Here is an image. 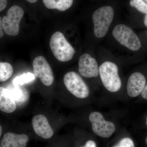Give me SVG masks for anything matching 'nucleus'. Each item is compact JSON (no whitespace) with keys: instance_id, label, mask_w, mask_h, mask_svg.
I'll list each match as a JSON object with an SVG mask.
<instances>
[{"instance_id":"16","label":"nucleus","mask_w":147,"mask_h":147,"mask_svg":"<svg viewBox=\"0 0 147 147\" xmlns=\"http://www.w3.org/2000/svg\"><path fill=\"white\" fill-rule=\"evenodd\" d=\"M35 79V76L32 73L28 72L27 74H24L22 75L17 76L14 78L13 81V84L14 86L24 85L25 84L33 82Z\"/></svg>"},{"instance_id":"1","label":"nucleus","mask_w":147,"mask_h":147,"mask_svg":"<svg viewBox=\"0 0 147 147\" xmlns=\"http://www.w3.org/2000/svg\"><path fill=\"white\" fill-rule=\"evenodd\" d=\"M50 46L55 57L63 62L71 60L76 53L63 34L60 32H55L52 35Z\"/></svg>"},{"instance_id":"5","label":"nucleus","mask_w":147,"mask_h":147,"mask_svg":"<svg viewBox=\"0 0 147 147\" xmlns=\"http://www.w3.org/2000/svg\"><path fill=\"white\" fill-rule=\"evenodd\" d=\"M24 13L23 9L18 5L12 6L8 9L2 20L3 30L7 34L12 36L18 34Z\"/></svg>"},{"instance_id":"3","label":"nucleus","mask_w":147,"mask_h":147,"mask_svg":"<svg viewBox=\"0 0 147 147\" xmlns=\"http://www.w3.org/2000/svg\"><path fill=\"white\" fill-rule=\"evenodd\" d=\"M99 71L102 84L106 89L113 92L120 89L121 82L117 65L111 62H105L100 65Z\"/></svg>"},{"instance_id":"26","label":"nucleus","mask_w":147,"mask_h":147,"mask_svg":"<svg viewBox=\"0 0 147 147\" xmlns=\"http://www.w3.org/2000/svg\"><path fill=\"white\" fill-rule=\"evenodd\" d=\"M2 133V129L1 126H0V136H1Z\"/></svg>"},{"instance_id":"24","label":"nucleus","mask_w":147,"mask_h":147,"mask_svg":"<svg viewBox=\"0 0 147 147\" xmlns=\"http://www.w3.org/2000/svg\"><path fill=\"white\" fill-rule=\"evenodd\" d=\"M144 22L145 26L147 27V14H146V16H145Z\"/></svg>"},{"instance_id":"14","label":"nucleus","mask_w":147,"mask_h":147,"mask_svg":"<svg viewBox=\"0 0 147 147\" xmlns=\"http://www.w3.org/2000/svg\"><path fill=\"white\" fill-rule=\"evenodd\" d=\"M45 6L49 9L65 11L70 8L73 0H42Z\"/></svg>"},{"instance_id":"13","label":"nucleus","mask_w":147,"mask_h":147,"mask_svg":"<svg viewBox=\"0 0 147 147\" xmlns=\"http://www.w3.org/2000/svg\"><path fill=\"white\" fill-rule=\"evenodd\" d=\"M16 103L10 90L0 87V110L6 113H11L16 110Z\"/></svg>"},{"instance_id":"9","label":"nucleus","mask_w":147,"mask_h":147,"mask_svg":"<svg viewBox=\"0 0 147 147\" xmlns=\"http://www.w3.org/2000/svg\"><path fill=\"white\" fill-rule=\"evenodd\" d=\"M79 70L86 78L96 77L99 74V68L95 59L88 54H84L79 59Z\"/></svg>"},{"instance_id":"8","label":"nucleus","mask_w":147,"mask_h":147,"mask_svg":"<svg viewBox=\"0 0 147 147\" xmlns=\"http://www.w3.org/2000/svg\"><path fill=\"white\" fill-rule=\"evenodd\" d=\"M33 72L35 77L40 79L42 84L50 86L54 81V76L51 67L44 57L40 56L33 61Z\"/></svg>"},{"instance_id":"2","label":"nucleus","mask_w":147,"mask_h":147,"mask_svg":"<svg viewBox=\"0 0 147 147\" xmlns=\"http://www.w3.org/2000/svg\"><path fill=\"white\" fill-rule=\"evenodd\" d=\"M113 9L109 6H105L98 9L92 14V21L95 36L101 38L107 34L110 24L114 18Z\"/></svg>"},{"instance_id":"29","label":"nucleus","mask_w":147,"mask_h":147,"mask_svg":"<svg viewBox=\"0 0 147 147\" xmlns=\"http://www.w3.org/2000/svg\"><path fill=\"white\" fill-rule=\"evenodd\" d=\"M145 2H146L147 3V0H144Z\"/></svg>"},{"instance_id":"17","label":"nucleus","mask_w":147,"mask_h":147,"mask_svg":"<svg viewBox=\"0 0 147 147\" xmlns=\"http://www.w3.org/2000/svg\"><path fill=\"white\" fill-rule=\"evenodd\" d=\"M9 90L16 103H22L27 99V94L21 88L16 87Z\"/></svg>"},{"instance_id":"19","label":"nucleus","mask_w":147,"mask_h":147,"mask_svg":"<svg viewBox=\"0 0 147 147\" xmlns=\"http://www.w3.org/2000/svg\"><path fill=\"white\" fill-rule=\"evenodd\" d=\"M112 147H135L134 141L129 137H124L120 139Z\"/></svg>"},{"instance_id":"25","label":"nucleus","mask_w":147,"mask_h":147,"mask_svg":"<svg viewBox=\"0 0 147 147\" xmlns=\"http://www.w3.org/2000/svg\"><path fill=\"white\" fill-rule=\"evenodd\" d=\"M26 1L28 2L29 3H33L36 2L38 0H26Z\"/></svg>"},{"instance_id":"20","label":"nucleus","mask_w":147,"mask_h":147,"mask_svg":"<svg viewBox=\"0 0 147 147\" xmlns=\"http://www.w3.org/2000/svg\"><path fill=\"white\" fill-rule=\"evenodd\" d=\"M80 147H97V146L94 141L90 140L87 141L84 146Z\"/></svg>"},{"instance_id":"21","label":"nucleus","mask_w":147,"mask_h":147,"mask_svg":"<svg viewBox=\"0 0 147 147\" xmlns=\"http://www.w3.org/2000/svg\"><path fill=\"white\" fill-rule=\"evenodd\" d=\"M7 0H0V11H2L6 7Z\"/></svg>"},{"instance_id":"11","label":"nucleus","mask_w":147,"mask_h":147,"mask_svg":"<svg viewBox=\"0 0 147 147\" xmlns=\"http://www.w3.org/2000/svg\"><path fill=\"white\" fill-rule=\"evenodd\" d=\"M146 83V78L142 73L136 72L132 74L129 78L127 86L129 96L135 97L142 94Z\"/></svg>"},{"instance_id":"15","label":"nucleus","mask_w":147,"mask_h":147,"mask_svg":"<svg viewBox=\"0 0 147 147\" xmlns=\"http://www.w3.org/2000/svg\"><path fill=\"white\" fill-rule=\"evenodd\" d=\"M13 69L11 65L8 63H0V81L4 82L8 80L12 76Z\"/></svg>"},{"instance_id":"6","label":"nucleus","mask_w":147,"mask_h":147,"mask_svg":"<svg viewBox=\"0 0 147 147\" xmlns=\"http://www.w3.org/2000/svg\"><path fill=\"white\" fill-rule=\"evenodd\" d=\"M63 82L67 90L76 97L84 98L89 95L88 87L82 77L76 72H67L64 76Z\"/></svg>"},{"instance_id":"28","label":"nucleus","mask_w":147,"mask_h":147,"mask_svg":"<svg viewBox=\"0 0 147 147\" xmlns=\"http://www.w3.org/2000/svg\"><path fill=\"white\" fill-rule=\"evenodd\" d=\"M146 125H147V119H146Z\"/></svg>"},{"instance_id":"23","label":"nucleus","mask_w":147,"mask_h":147,"mask_svg":"<svg viewBox=\"0 0 147 147\" xmlns=\"http://www.w3.org/2000/svg\"><path fill=\"white\" fill-rule=\"evenodd\" d=\"M1 18L0 17V37L2 38L4 35L3 32V28L2 27V24Z\"/></svg>"},{"instance_id":"4","label":"nucleus","mask_w":147,"mask_h":147,"mask_svg":"<svg viewBox=\"0 0 147 147\" xmlns=\"http://www.w3.org/2000/svg\"><path fill=\"white\" fill-rule=\"evenodd\" d=\"M113 35L117 41L130 50L137 51L141 47L139 38L127 26L123 24L117 25L113 29Z\"/></svg>"},{"instance_id":"22","label":"nucleus","mask_w":147,"mask_h":147,"mask_svg":"<svg viewBox=\"0 0 147 147\" xmlns=\"http://www.w3.org/2000/svg\"><path fill=\"white\" fill-rule=\"evenodd\" d=\"M142 96L144 99L147 100V84L142 93Z\"/></svg>"},{"instance_id":"10","label":"nucleus","mask_w":147,"mask_h":147,"mask_svg":"<svg viewBox=\"0 0 147 147\" xmlns=\"http://www.w3.org/2000/svg\"><path fill=\"white\" fill-rule=\"evenodd\" d=\"M32 125L36 134L45 139H50L54 135V131L45 116L38 115L32 119Z\"/></svg>"},{"instance_id":"12","label":"nucleus","mask_w":147,"mask_h":147,"mask_svg":"<svg viewBox=\"0 0 147 147\" xmlns=\"http://www.w3.org/2000/svg\"><path fill=\"white\" fill-rule=\"evenodd\" d=\"M28 140V137L26 134L7 132L3 136L0 147H26Z\"/></svg>"},{"instance_id":"27","label":"nucleus","mask_w":147,"mask_h":147,"mask_svg":"<svg viewBox=\"0 0 147 147\" xmlns=\"http://www.w3.org/2000/svg\"><path fill=\"white\" fill-rule=\"evenodd\" d=\"M145 142H146V146H147V136L146 137V140H145Z\"/></svg>"},{"instance_id":"7","label":"nucleus","mask_w":147,"mask_h":147,"mask_svg":"<svg viewBox=\"0 0 147 147\" xmlns=\"http://www.w3.org/2000/svg\"><path fill=\"white\" fill-rule=\"evenodd\" d=\"M92 129L95 134L104 138L111 137L116 130L115 126L111 122L105 121L101 113L94 112L89 117Z\"/></svg>"},{"instance_id":"18","label":"nucleus","mask_w":147,"mask_h":147,"mask_svg":"<svg viewBox=\"0 0 147 147\" xmlns=\"http://www.w3.org/2000/svg\"><path fill=\"white\" fill-rule=\"evenodd\" d=\"M130 5L142 13L147 14V3H145L143 0H131Z\"/></svg>"}]
</instances>
